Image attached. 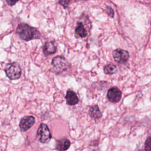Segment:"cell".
Here are the masks:
<instances>
[{
    "mask_svg": "<svg viewBox=\"0 0 151 151\" xmlns=\"http://www.w3.org/2000/svg\"><path fill=\"white\" fill-rule=\"evenodd\" d=\"M103 71L106 74L111 75L115 74L117 71V68L116 65L110 63L104 66Z\"/></svg>",
    "mask_w": 151,
    "mask_h": 151,
    "instance_id": "13",
    "label": "cell"
},
{
    "mask_svg": "<svg viewBox=\"0 0 151 151\" xmlns=\"http://www.w3.org/2000/svg\"><path fill=\"white\" fill-rule=\"evenodd\" d=\"M19 0H6L7 4L9 6H13Z\"/></svg>",
    "mask_w": 151,
    "mask_h": 151,
    "instance_id": "17",
    "label": "cell"
},
{
    "mask_svg": "<svg viewBox=\"0 0 151 151\" xmlns=\"http://www.w3.org/2000/svg\"><path fill=\"white\" fill-rule=\"evenodd\" d=\"M43 52L45 56L54 54L57 51V47L52 41L46 42L42 47Z\"/></svg>",
    "mask_w": 151,
    "mask_h": 151,
    "instance_id": "8",
    "label": "cell"
},
{
    "mask_svg": "<svg viewBox=\"0 0 151 151\" xmlns=\"http://www.w3.org/2000/svg\"><path fill=\"white\" fill-rule=\"evenodd\" d=\"M107 97L109 101L111 103H117L121 99L122 92L120 90L116 87H111L107 91Z\"/></svg>",
    "mask_w": 151,
    "mask_h": 151,
    "instance_id": "6",
    "label": "cell"
},
{
    "mask_svg": "<svg viewBox=\"0 0 151 151\" xmlns=\"http://www.w3.org/2000/svg\"><path fill=\"white\" fill-rule=\"evenodd\" d=\"M67 104L70 106L76 105L78 103V99L76 93L72 90H68L65 95Z\"/></svg>",
    "mask_w": 151,
    "mask_h": 151,
    "instance_id": "9",
    "label": "cell"
},
{
    "mask_svg": "<svg viewBox=\"0 0 151 151\" xmlns=\"http://www.w3.org/2000/svg\"><path fill=\"white\" fill-rule=\"evenodd\" d=\"M5 71L10 80L18 79L21 76V67L15 62L7 64L5 67Z\"/></svg>",
    "mask_w": 151,
    "mask_h": 151,
    "instance_id": "3",
    "label": "cell"
},
{
    "mask_svg": "<svg viewBox=\"0 0 151 151\" xmlns=\"http://www.w3.org/2000/svg\"><path fill=\"white\" fill-rule=\"evenodd\" d=\"M16 31L19 37L25 41L39 39L41 36L40 32L37 28L25 23H20L18 25Z\"/></svg>",
    "mask_w": 151,
    "mask_h": 151,
    "instance_id": "1",
    "label": "cell"
},
{
    "mask_svg": "<svg viewBox=\"0 0 151 151\" xmlns=\"http://www.w3.org/2000/svg\"><path fill=\"white\" fill-rule=\"evenodd\" d=\"M70 2V0H59L58 1L59 4L63 6L64 9H66L68 8Z\"/></svg>",
    "mask_w": 151,
    "mask_h": 151,
    "instance_id": "14",
    "label": "cell"
},
{
    "mask_svg": "<svg viewBox=\"0 0 151 151\" xmlns=\"http://www.w3.org/2000/svg\"><path fill=\"white\" fill-rule=\"evenodd\" d=\"M106 11L107 15H108L110 17H111V18H113V17H114V10H113L110 6H106Z\"/></svg>",
    "mask_w": 151,
    "mask_h": 151,
    "instance_id": "15",
    "label": "cell"
},
{
    "mask_svg": "<svg viewBox=\"0 0 151 151\" xmlns=\"http://www.w3.org/2000/svg\"><path fill=\"white\" fill-rule=\"evenodd\" d=\"M75 34L81 38H84L87 36V32L81 22L77 24V26L75 28Z\"/></svg>",
    "mask_w": 151,
    "mask_h": 151,
    "instance_id": "11",
    "label": "cell"
},
{
    "mask_svg": "<svg viewBox=\"0 0 151 151\" xmlns=\"http://www.w3.org/2000/svg\"><path fill=\"white\" fill-rule=\"evenodd\" d=\"M150 137H149L145 142V151H150Z\"/></svg>",
    "mask_w": 151,
    "mask_h": 151,
    "instance_id": "16",
    "label": "cell"
},
{
    "mask_svg": "<svg viewBox=\"0 0 151 151\" xmlns=\"http://www.w3.org/2000/svg\"><path fill=\"white\" fill-rule=\"evenodd\" d=\"M113 57L116 62L119 64H123L127 61L129 58V54L126 50L117 48L113 52Z\"/></svg>",
    "mask_w": 151,
    "mask_h": 151,
    "instance_id": "5",
    "label": "cell"
},
{
    "mask_svg": "<svg viewBox=\"0 0 151 151\" xmlns=\"http://www.w3.org/2000/svg\"><path fill=\"white\" fill-rule=\"evenodd\" d=\"M70 146V142L67 138L58 140L56 143V149L58 151H65Z\"/></svg>",
    "mask_w": 151,
    "mask_h": 151,
    "instance_id": "10",
    "label": "cell"
},
{
    "mask_svg": "<svg viewBox=\"0 0 151 151\" xmlns=\"http://www.w3.org/2000/svg\"><path fill=\"white\" fill-rule=\"evenodd\" d=\"M85 1H87V0H85Z\"/></svg>",
    "mask_w": 151,
    "mask_h": 151,
    "instance_id": "18",
    "label": "cell"
},
{
    "mask_svg": "<svg viewBox=\"0 0 151 151\" xmlns=\"http://www.w3.org/2000/svg\"><path fill=\"white\" fill-rule=\"evenodd\" d=\"M37 136L41 143L48 142L51 139V134L47 124L41 123L37 130Z\"/></svg>",
    "mask_w": 151,
    "mask_h": 151,
    "instance_id": "4",
    "label": "cell"
},
{
    "mask_svg": "<svg viewBox=\"0 0 151 151\" xmlns=\"http://www.w3.org/2000/svg\"><path fill=\"white\" fill-rule=\"evenodd\" d=\"M89 114L94 119H99L101 117V113L97 105L92 106L89 109Z\"/></svg>",
    "mask_w": 151,
    "mask_h": 151,
    "instance_id": "12",
    "label": "cell"
},
{
    "mask_svg": "<svg viewBox=\"0 0 151 151\" xmlns=\"http://www.w3.org/2000/svg\"><path fill=\"white\" fill-rule=\"evenodd\" d=\"M35 117L32 116L24 117L20 121L19 128L22 132H25L30 129L35 123Z\"/></svg>",
    "mask_w": 151,
    "mask_h": 151,
    "instance_id": "7",
    "label": "cell"
},
{
    "mask_svg": "<svg viewBox=\"0 0 151 151\" xmlns=\"http://www.w3.org/2000/svg\"><path fill=\"white\" fill-rule=\"evenodd\" d=\"M54 70L57 73H61L67 70L70 67V64L68 60L63 56H56L51 61Z\"/></svg>",
    "mask_w": 151,
    "mask_h": 151,
    "instance_id": "2",
    "label": "cell"
}]
</instances>
